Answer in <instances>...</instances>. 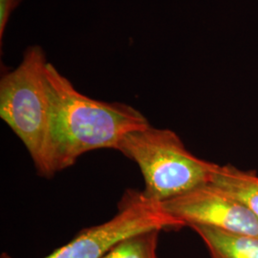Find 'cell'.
I'll list each match as a JSON object with an SVG mask.
<instances>
[{"label": "cell", "instance_id": "1", "mask_svg": "<svg viewBox=\"0 0 258 258\" xmlns=\"http://www.w3.org/2000/svg\"><path fill=\"white\" fill-rule=\"evenodd\" d=\"M50 102V130L44 178L74 166L86 152L111 148L129 132L150 125L136 108L121 102L94 100L79 92L48 62L45 69Z\"/></svg>", "mask_w": 258, "mask_h": 258}, {"label": "cell", "instance_id": "2", "mask_svg": "<svg viewBox=\"0 0 258 258\" xmlns=\"http://www.w3.org/2000/svg\"><path fill=\"white\" fill-rule=\"evenodd\" d=\"M116 150L138 165L142 192L159 205L210 183L218 166L189 152L174 131L151 125L124 135Z\"/></svg>", "mask_w": 258, "mask_h": 258}, {"label": "cell", "instance_id": "3", "mask_svg": "<svg viewBox=\"0 0 258 258\" xmlns=\"http://www.w3.org/2000/svg\"><path fill=\"white\" fill-rule=\"evenodd\" d=\"M47 63L41 47H28L21 63L0 81V117L21 140L42 177L50 130Z\"/></svg>", "mask_w": 258, "mask_h": 258}, {"label": "cell", "instance_id": "4", "mask_svg": "<svg viewBox=\"0 0 258 258\" xmlns=\"http://www.w3.org/2000/svg\"><path fill=\"white\" fill-rule=\"evenodd\" d=\"M184 225L168 215L161 205L148 200L143 192L127 190L119 211L109 221L80 231L67 244L44 258H102L118 242L141 231L179 230ZM0 258H12L2 252Z\"/></svg>", "mask_w": 258, "mask_h": 258}, {"label": "cell", "instance_id": "5", "mask_svg": "<svg viewBox=\"0 0 258 258\" xmlns=\"http://www.w3.org/2000/svg\"><path fill=\"white\" fill-rule=\"evenodd\" d=\"M161 206L184 227L203 225L258 237V218L244 204L212 182Z\"/></svg>", "mask_w": 258, "mask_h": 258}, {"label": "cell", "instance_id": "6", "mask_svg": "<svg viewBox=\"0 0 258 258\" xmlns=\"http://www.w3.org/2000/svg\"><path fill=\"white\" fill-rule=\"evenodd\" d=\"M206 244L212 258H258V237L203 225L189 226Z\"/></svg>", "mask_w": 258, "mask_h": 258}, {"label": "cell", "instance_id": "7", "mask_svg": "<svg viewBox=\"0 0 258 258\" xmlns=\"http://www.w3.org/2000/svg\"><path fill=\"white\" fill-rule=\"evenodd\" d=\"M211 182L244 204L258 218V175L254 171L218 165Z\"/></svg>", "mask_w": 258, "mask_h": 258}, {"label": "cell", "instance_id": "8", "mask_svg": "<svg viewBox=\"0 0 258 258\" xmlns=\"http://www.w3.org/2000/svg\"><path fill=\"white\" fill-rule=\"evenodd\" d=\"M161 231L152 229L132 234L118 242L102 258H158L157 248Z\"/></svg>", "mask_w": 258, "mask_h": 258}, {"label": "cell", "instance_id": "9", "mask_svg": "<svg viewBox=\"0 0 258 258\" xmlns=\"http://www.w3.org/2000/svg\"><path fill=\"white\" fill-rule=\"evenodd\" d=\"M22 0H0V41L2 47L3 36L12 13L19 7Z\"/></svg>", "mask_w": 258, "mask_h": 258}]
</instances>
